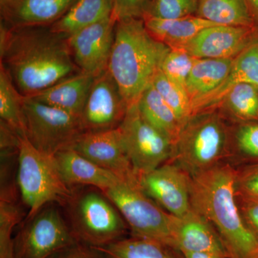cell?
Here are the masks:
<instances>
[{
  "label": "cell",
  "instance_id": "1",
  "mask_svg": "<svg viewBox=\"0 0 258 258\" xmlns=\"http://www.w3.org/2000/svg\"><path fill=\"white\" fill-rule=\"evenodd\" d=\"M0 45V64L23 96H32L81 71L67 37L49 26L8 28L2 23Z\"/></svg>",
  "mask_w": 258,
  "mask_h": 258
},
{
  "label": "cell",
  "instance_id": "31",
  "mask_svg": "<svg viewBox=\"0 0 258 258\" xmlns=\"http://www.w3.org/2000/svg\"><path fill=\"white\" fill-rule=\"evenodd\" d=\"M199 59L181 49L170 48L163 60L161 71L169 81L186 91L188 78Z\"/></svg>",
  "mask_w": 258,
  "mask_h": 258
},
{
  "label": "cell",
  "instance_id": "25",
  "mask_svg": "<svg viewBox=\"0 0 258 258\" xmlns=\"http://www.w3.org/2000/svg\"><path fill=\"white\" fill-rule=\"evenodd\" d=\"M137 103L144 118L174 144L184 124L152 84L146 88Z\"/></svg>",
  "mask_w": 258,
  "mask_h": 258
},
{
  "label": "cell",
  "instance_id": "26",
  "mask_svg": "<svg viewBox=\"0 0 258 258\" xmlns=\"http://www.w3.org/2000/svg\"><path fill=\"white\" fill-rule=\"evenodd\" d=\"M196 15L217 25L256 27L245 0H198Z\"/></svg>",
  "mask_w": 258,
  "mask_h": 258
},
{
  "label": "cell",
  "instance_id": "9",
  "mask_svg": "<svg viewBox=\"0 0 258 258\" xmlns=\"http://www.w3.org/2000/svg\"><path fill=\"white\" fill-rule=\"evenodd\" d=\"M55 204L24 220L13 240V258H51L76 243L69 224Z\"/></svg>",
  "mask_w": 258,
  "mask_h": 258
},
{
  "label": "cell",
  "instance_id": "27",
  "mask_svg": "<svg viewBox=\"0 0 258 258\" xmlns=\"http://www.w3.org/2000/svg\"><path fill=\"white\" fill-rule=\"evenodd\" d=\"M23 96L15 86L9 73L0 64V117L1 121L18 135H25Z\"/></svg>",
  "mask_w": 258,
  "mask_h": 258
},
{
  "label": "cell",
  "instance_id": "29",
  "mask_svg": "<svg viewBox=\"0 0 258 258\" xmlns=\"http://www.w3.org/2000/svg\"><path fill=\"white\" fill-rule=\"evenodd\" d=\"M23 212L15 197L0 198V258H13V232Z\"/></svg>",
  "mask_w": 258,
  "mask_h": 258
},
{
  "label": "cell",
  "instance_id": "6",
  "mask_svg": "<svg viewBox=\"0 0 258 258\" xmlns=\"http://www.w3.org/2000/svg\"><path fill=\"white\" fill-rule=\"evenodd\" d=\"M17 181L23 203L28 207L25 220L48 204L62 205L73 189L64 183L55 158L34 147L25 135H19Z\"/></svg>",
  "mask_w": 258,
  "mask_h": 258
},
{
  "label": "cell",
  "instance_id": "13",
  "mask_svg": "<svg viewBox=\"0 0 258 258\" xmlns=\"http://www.w3.org/2000/svg\"><path fill=\"white\" fill-rule=\"evenodd\" d=\"M256 43L257 27L216 25L204 29L177 49L200 59L235 58Z\"/></svg>",
  "mask_w": 258,
  "mask_h": 258
},
{
  "label": "cell",
  "instance_id": "19",
  "mask_svg": "<svg viewBox=\"0 0 258 258\" xmlns=\"http://www.w3.org/2000/svg\"><path fill=\"white\" fill-rule=\"evenodd\" d=\"M258 87V43L237 56L223 82L206 96L191 104V116L202 112L216 110L232 88L240 83Z\"/></svg>",
  "mask_w": 258,
  "mask_h": 258
},
{
  "label": "cell",
  "instance_id": "16",
  "mask_svg": "<svg viewBox=\"0 0 258 258\" xmlns=\"http://www.w3.org/2000/svg\"><path fill=\"white\" fill-rule=\"evenodd\" d=\"M171 237L174 248L181 254L214 252L230 258L216 229L192 208L184 216L172 215Z\"/></svg>",
  "mask_w": 258,
  "mask_h": 258
},
{
  "label": "cell",
  "instance_id": "33",
  "mask_svg": "<svg viewBox=\"0 0 258 258\" xmlns=\"http://www.w3.org/2000/svg\"><path fill=\"white\" fill-rule=\"evenodd\" d=\"M231 157L235 152L237 157L258 161V123H241L234 134L231 146Z\"/></svg>",
  "mask_w": 258,
  "mask_h": 258
},
{
  "label": "cell",
  "instance_id": "38",
  "mask_svg": "<svg viewBox=\"0 0 258 258\" xmlns=\"http://www.w3.org/2000/svg\"><path fill=\"white\" fill-rule=\"evenodd\" d=\"M184 258H229L224 254L214 253V252H191L183 254Z\"/></svg>",
  "mask_w": 258,
  "mask_h": 258
},
{
  "label": "cell",
  "instance_id": "23",
  "mask_svg": "<svg viewBox=\"0 0 258 258\" xmlns=\"http://www.w3.org/2000/svg\"><path fill=\"white\" fill-rule=\"evenodd\" d=\"M103 258H184L170 246L147 237L131 235L101 247H93Z\"/></svg>",
  "mask_w": 258,
  "mask_h": 258
},
{
  "label": "cell",
  "instance_id": "24",
  "mask_svg": "<svg viewBox=\"0 0 258 258\" xmlns=\"http://www.w3.org/2000/svg\"><path fill=\"white\" fill-rule=\"evenodd\" d=\"M235 58L199 59L186 83V91L191 103L218 87L230 73Z\"/></svg>",
  "mask_w": 258,
  "mask_h": 258
},
{
  "label": "cell",
  "instance_id": "12",
  "mask_svg": "<svg viewBox=\"0 0 258 258\" xmlns=\"http://www.w3.org/2000/svg\"><path fill=\"white\" fill-rule=\"evenodd\" d=\"M191 176L175 163L169 161L139 177L142 190L166 212L177 217L191 209Z\"/></svg>",
  "mask_w": 258,
  "mask_h": 258
},
{
  "label": "cell",
  "instance_id": "30",
  "mask_svg": "<svg viewBox=\"0 0 258 258\" xmlns=\"http://www.w3.org/2000/svg\"><path fill=\"white\" fill-rule=\"evenodd\" d=\"M152 84L184 125L191 116V103L186 91L169 81L161 70L154 76Z\"/></svg>",
  "mask_w": 258,
  "mask_h": 258
},
{
  "label": "cell",
  "instance_id": "39",
  "mask_svg": "<svg viewBox=\"0 0 258 258\" xmlns=\"http://www.w3.org/2000/svg\"><path fill=\"white\" fill-rule=\"evenodd\" d=\"M254 25L258 28V0H245Z\"/></svg>",
  "mask_w": 258,
  "mask_h": 258
},
{
  "label": "cell",
  "instance_id": "4",
  "mask_svg": "<svg viewBox=\"0 0 258 258\" xmlns=\"http://www.w3.org/2000/svg\"><path fill=\"white\" fill-rule=\"evenodd\" d=\"M62 206L75 239L89 247L108 245L125 237L129 230L119 210L98 188H75Z\"/></svg>",
  "mask_w": 258,
  "mask_h": 258
},
{
  "label": "cell",
  "instance_id": "5",
  "mask_svg": "<svg viewBox=\"0 0 258 258\" xmlns=\"http://www.w3.org/2000/svg\"><path fill=\"white\" fill-rule=\"evenodd\" d=\"M230 130L216 110L190 117L173 146L171 162L190 176L200 174L231 157Z\"/></svg>",
  "mask_w": 258,
  "mask_h": 258
},
{
  "label": "cell",
  "instance_id": "37",
  "mask_svg": "<svg viewBox=\"0 0 258 258\" xmlns=\"http://www.w3.org/2000/svg\"><path fill=\"white\" fill-rule=\"evenodd\" d=\"M51 258H103L93 247L76 242L62 249Z\"/></svg>",
  "mask_w": 258,
  "mask_h": 258
},
{
  "label": "cell",
  "instance_id": "3",
  "mask_svg": "<svg viewBox=\"0 0 258 258\" xmlns=\"http://www.w3.org/2000/svg\"><path fill=\"white\" fill-rule=\"evenodd\" d=\"M170 47L152 36L143 19L126 18L115 24L108 72L128 108L152 84Z\"/></svg>",
  "mask_w": 258,
  "mask_h": 258
},
{
  "label": "cell",
  "instance_id": "36",
  "mask_svg": "<svg viewBox=\"0 0 258 258\" xmlns=\"http://www.w3.org/2000/svg\"><path fill=\"white\" fill-rule=\"evenodd\" d=\"M237 200L244 223L258 241V199L237 194Z\"/></svg>",
  "mask_w": 258,
  "mask_h": 258
},
{
  "label": "cell",
  "instance_id": "14",
  "mask_svg": "<svg viewBox=\"0 0 258 258\" xmlns=\"http://www.w3.org/2000/svg\"><path fill=\"white\" fill-rule=\"evenodd\" d=\"M71 148L123 181H139L129 160L119 127L84 132Z\"/></svg>",
  "mask_w": 258,
  "mask_h": 258
},
{
  "label": "cell",
  "instance_id": "41",
  "mask_svg": "<svg viewBox=\"0 0 258 258\" xmlns=\"http://www.w3.org/2000/svg\"><path fill=\"white\" fill-rule=\"evenodd\" d=\"M4 1H7V0H0V2H4Z\"/></svg>",
  "mask_w": 258,
  "mask_h": 258
},
{
  "label": "cell",
  "instance_id": "17",
  "mask_svg": "<svg viewBox=\"0 0 258 258\" xmlns=\"http://www.w3.org/2000/svg\"><path fill=\"white\" fill-rule=\"evenodd\" d=\"M76 0H7L0 2L3 24L8 28L50 26Z\"/></svg>",
  "mask_w": 258,
  "mask_h": 258
},
{
  "label": "cell",
  "instance_id": "32",
  "mask_svg": "<svg viewBox=\"0 0 258 258\" xmlns=\"http://www.w3.org/2000/svg\"><path fill=\"white\" fill-rule=\"evenodd\" d=\"M198 8V0H152L145 16L160 19L184 18L196 15Z\"/></svg>",
  "mask_w": 258,
  "mask_h": 258
},
{
  "label": "cell",
  "instance_id": "2",
  "mask_svg": "<svg viewBox=\"0 0 258 258\" xmlns=\"http://www.w3.org/2000/svg\"><path fill=\"white\" fill-rule=\"evenodd\" d=\"M191 176V208L216 229L230 258H251L258 241L244 223L237 200L236 168L225 162Z\"/></svg>",
  "mask_w": 258,
  "mask_h": 258
},
{
  "label": "cell",
  "instance_id": "20",
  "mask_svg": "<svg viewBox=\"0 0 258 258\" xmlns=\"http://www.w3.org/2000/svg\"><path fill=\"white\" fill-rule=\"evenodd\" d=\"M95 77L82 71L28 96L48 106L81 117Z\"/></svg>",
  "mask_w": 258,
  "mask_h": 258
},
{
  "label": "cell",
  "instance_id": "7",
  "mask_svg": "<svg viewBox=\"0 0 258 258\" xmlns=\"http://www.w3.org/2000/svg\"><path fill=\"white\" fill-rule=\"evenodd\" d=\"M25 135L37 150L54 157L86 132L81 117L23 96Z\"/></svg>",
  "mask_w": 258,
  "mask_h": 258
},
{
  "label": "cell",
  "instance_id": "28",
  "mask_svg": "<svg viewBox=\"0 0 258 258\" xmlns=\"http://www.w3.org/2000/svg\"><path fill=\"white\" fill-rule=\"evenodd\" d=\"M222 106L241 123L257 121L258 87L246 83L237 85L224 98Z\"/></svg>",
  "mask_w": 258,
  "mask_h": 258
},
{
  "label": "cell",
  "instance_id": "10",
  "mask_svg": "<svg viewBox=\"0 0 258 258\" xmlns=\"http://www.w3.org/2000/svg\"><path fill=\"white\" fill-rule=\"evenodd\" d=\"M118 127L129 160L138 178L170 160L172 141L144 118L137 103L129 107Z\"/></svg>",
  "mask_w": 258,
  "mask_h": 258
},
{
  "label": "cell",
  "instance_id": "35",
  "mask_svg": "<svg viewBox=\"0 0 258 258\" xmlns=\"http://www.w3.org/2000/svg\"><path fill=\"white\" fill-rule=\"evenodd\" d=\"M152 0H113V14L117 21L126 18L143 19Z\"/></svg>",
  "mask_w": 258,
  "mask_h": 258
},
{
  "label": "cell",
  "instance_id": "11",
  "mask_svg": "<svg viewBox=\"0 0 258 258\" xmlns=\"http://www.w3.org/2000/svg\"><path fill=\"white\" fill-rule=\"evenodd\" d=\"M116 23L113 14L67 37L73 59L80 71L95 77L106 71Z\"/></svg>",
  "mask_w": 258,
  "mask_h": 258
},
{
  "label": "cell",
  "instance_id": "8",
  "mask_svg": "<svg viewBox=\"0 0 258 258\" xmlns=\"http://www.w3.org/2000/svg\"><path fill=\"white\" fill-rule=\"evenodd\" d=\"M103 192L119 210L131 235L159 241L174 248L172 215L146 195L139 181H121Z\"/></svg>",
  "mask_w": 258,
  "mask_h": 258
},
{
  "label": "cell",
  "instance_id": "22",
  "mask_svg": "<svg viewBox=\"0 0 258 258\" xmlns=\"http://www.w3.org/2000/svg\"><path fill=\"white\" fill-rule=\"evenodd\" d=\"M113 13V0H76L62 18L49 27L54 33L68 37Z\"/></svg>",
  "mask_w": 258,
  "mask_h": 258
},
{
  "label": "cell",
  "instance_id": "15",
  "mask_svg": "<svg viewBox=\"0 0 258 258\" xmlns=\"http://www.w3.org/2000/svg\"><path fill=\"white\" fill-rule=\"evenodd\" d=\"M128 108L118 85L106 70L96 76L90 90L81 114L85 130L98 132L118 128Z\"/></svg>",
  "mask_w": 258,
  "mask_h": 258
},
{
  "label": "cell",
  "instance_id": "21",
  "mask_svg": "<svg viewBox=\"0 0 258 258\" xmlns=\"http://www.w3.org/2000/svg\"><path fill=\"white\" fill-rule=\"evenodd\" d=\"M143 20L152 36L171 49L184 45L204 29L217 25L197 15L176 19L145 16Z\"/></svg>",
  "mask_w": 258,
  "mask_h": 258
},
{
  "label": "cell",
  "instance_id": "34",
  "mask_svg": "<svg viewBox=\"0 0 258 258\" xmlns=\"http://www.w3.org/2000/svg\"><path fill=\"white\" fill-rule=\"evenodd\" d=\"M236 193L258 199V161L236 169Z\"/></svg>",
  "mask_w": 258,
  "mask_h": 258
},
{
  "label": "cell",
  "instance_id": "18",
  "mask_svg": "<svg viewBox=\"0 0 258 258\" xmlns=\"http://www.w3.org/2000/svg\"><path fill=\"white\" fill-rule=\"evenodd\" d=\"M54 158L61 176L70 189L93 186L105 191L123 181L113 173L81 155L72 148L57 153Z\"/></svg>",
  "mask_w": 258,
  "mask_h": 258
},
{
  "label": "cell",
  "instance_id": "40",
  "mask_svg": "<svg viewBox=\"0 0 258 258\" xmlns=\"http://www.w3.org/2000/svg\"><path fill=\"white\" fill-rule=\"evenodd\" d=\"M251 258H258V250L257 251V252H255V253L253 254V256H252V257Z\"/></svg>",
  "mask_w": 258,
  "mask_h": 258
}]
</instances>
